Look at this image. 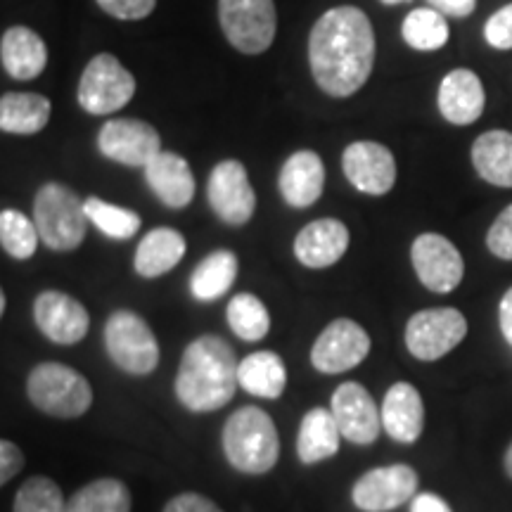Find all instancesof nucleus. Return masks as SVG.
<instances>
[{
  "mask_svg": "<svg viewBox=\"0 0 512 512\" xmlns=\"http://www.w3.org/2000/svg\"><path fill=\"white\" fill-rule=\"evenodd\" d=\"M309 64L313 79L332 98L354 95L375 64V34L366 12L354 5L325 12L311 29Z\"/></svg>",
  "mask_w": 512,
  "mask_h": 512,
  "instance_id": "nucleus-1",
  "label": "nucleus"
},
{
  "mask_svg": "<svg viewBox=\"0 0 512 512\" xmlns=\"http://www.w3.org/2000/svg\"><path fill=\"white\" fill-rule=\"evenodd\" d=\"M238 358L226 339L202 335L183 351L176 373V396L192 413L219 411L238 392Z\"/></svg>",
  "mask_w": 512,
  "mask_h": 512,
  "instance_id": "nucleus-2",
  "label": "nucleus"
},
{
  "mask_svg": "<svg viewBox=\"0 0 512 512\" xmlns=\"http://www.w3.org/2000/svg\"><path fill=\"white\" fill-rule=\"evenodd\" d=\"M223 453L242 475H266L280 458V437L271 415L242 406L223 425Z\"/></svg>",
  "mask_w": 512,
  "mask_h": 512,
  "instance_id": "nucleus-3",
  "label": "nucleus"
},
{
  "mask_svg": "<svg viewBox=\"0 0 512 512\" xmlns=\"http://www.w3.org/2000/svg\"><path fill=\"white\" fill-rule=\"evenodd\" d=\"M27 396L41 413L74 420L93 406V387L79 370L64 363H38L27 377Z\"/></svg>",
  "mask_w": 512,
  "mask_h": 512,
  "instance_id": "nucleus-4",
  "label": "nucleus"
},
{
  "mask_svg": "<svg viewBox=\"0 0 512 512\" xmlns=\"http://www.w3.org/2000/svg\"><path fill=\"white\" fill-rule=\"evenodd\" d=\"M86 221V204L67 185L46 183L36 192L34 223L46 247L74 252L86 240Z\"/></svg>",
  "mask_w": 512,
  "mask_h": 512,
  "instance_id": "nucleus-5",
  "label": "nucleus"
},
{
  "mask_svg": "<svg viewBox=\"0 0 512 512\" xmlns=\"http://www.w3.org/2000/svg\"><path fill=\"white\" fill-rule=\"evenodd\" d=\"M105 349L112 363L128 375H150L159 366L155 332L133 311H114L105 323Z\"/></svg>",
  "mask_w": 512,
  "mask_h": 512,
  "instance_id": "nucleus-6",
  "label": "nucleus"
},
{
  "mask_svg": "<svg viewBox=\"0 0 512 512\" xmlns=\"http://www.w3.org/2000/svg\"><path fill=\"white\" fill-rule=\"evenodd\" d=\"M136 93V79L117 57L110 53L95 55L83 69L79 81V105L88 114L105 117L119 112Z\"/></svg>",
  "mask_w": 512,
  "mask_h": 512,
  "instance_id": "nucleus-7",
  "label": "nucleus"
},
{
  "mask_svg": "<svg viewBox=\"0 0 512 512\" xmlns=\"http://www.w3.org/2000/svg\"><path fill=\"white\" fill-rule=\"evenodd\" d=\"M219 19L230 46L245 55L271 48L278 29L273 0H219Z\"/></svg>",
  "mask_w": 512,
  "mask_h": 512,
  "instance_id": "nucleus-8",
  "label": "nucleus"
},
{
  "mask_svg": "<svg viewBox=\"0 0 512 512\" xmlns=\"http://www.w3.org/2000/svg\"><path fill=\"white\" fill-rule=\"evenodd\" d=\"M467 335V320L458 309L418 311L406 325V347L418 361H439Z\"/></svg>",
  "mask_w": 512,
  "mask_h": 512,
  "instance_id": "nucleus-9",
  "label": "nucleus"
},
{
  "mask_svg": "<svg viewBox=\"0 0 512 512\" xmlns=\"http://www.w3.org/2000/svg\"><path fill=\"white\" fill-rule=\"evenodd\" d=\"M418 472L411 465H387L356 479L351 501L363 512H392L418 494Z\"/></svg>",
  "mask_w": 512,
  "mask_h": 512,
  "instance_id": "nucleus-10",
  "label": "nucleus"
},
{
  "mask_svg": "<svg viewBox=\"0 0 512 512\" xmlns=\"http://www.w3.org/2000/svg\"><path fill=\"white\" fill-rule=\"evenodd\" d=\"M370 347H373L370 335L356 320L337 318L313 342L311 363L325 375L347 373L366 361Z\"/></svg>",
  "mask_w": 512,
  "mask_h": 512,
  "instance_id": "nucleus-11",
  "label": "nucleus"
},
{
  "mask_svg": "<svg viewBox=\"0 0 512 512\" xmlns=\"http://www.w3.org/2000/svg\"><path fill=\"white\" fill-rule=\"evenodd\" d=\"M100 152L112 162L145 169L162 152L157 128L140 119H110L100 128Z\"/></svg>",
  "mask_w": 512,
  "mask_h": 512,
  "instance_id": "nucleus-12",
  "label": "nucleus"
},
{
  "mask_svg": "<svg viewBox=\"0 0 512 512\" xmlns=\"http://www.w3.org/2000/svg\"><path fill=\"white\" fill-rule=\"evenodd\" d=\"M411 261L420 283L437 294L456 290L465 275V261L458 247L437 233H422L415 238Z\"/></svg>",
  "mask_w": 512,
  "mask_h": 512,
  "instance_id": "nucleus-13",
  "label": "nucleus"
},
{
  "mask_svg": "<svg viewBox=\"0 0 512 512\" xmlns=\"http://www.w3.org/2000/svg\"><path fill=\"white\" fill-rule=\"evenodd\" d=\"M207 197L214 214L228 226H245L254 216L256 195L247 169L238 159L216 164L207 183Z\"/></svg>",
  "mask_w": 512,
  "mask_h": 512,
  "instance_id": "nucleus-14",
  "label": "nucleus"
},
{
  "mask_svg": "<svg viewBox=\"0 0 512 512\" xmlns=\"http://www.w3.org/2000/svg\"><path fill=\"white\" fill-rule=\"evenodd\" d=\"M330 411L342 432V439L351 444L368 446L375 444L382 430V413L377 411L373 396L363 384L344 382L339 384L330 399Z\"/></svg>",
  "mask_w": 512,
  "mask_h": 512,
  "instance_id": "nucleus-15",
  "label": "nucleus"
},
{
  "mask_svg": "<svg viewBox=\"0 0 512 512\" xmlns=\"http://www.w3.org/2000/svg\"><path fill=\"white\" fill-rule=\"evenodd\" d=\"M34 320L43 337L55 344H64V347L79 344L91 328V316H88L86 306L79 299L57 290L38 294L34 302Z\"/></svg>",
  "mask_w": 512,
  "mask_h": 512,
  "instance_id": "nucleus-16",
  "label": "nucleus"
},
{
  "mask_svg": "<svg viewBox=\"0 0 512 512\" xmlns=\"http://www.w3.org/2000/svg\"><path fill=\"white\" fill-rule=\"evenodd\" d=\"M342 169L347 181L366 195H387L396 183V159L389 147L358 140L344 150Z\"/></svg>",
  "mask_w": 512,
  "mask_h": 512,
  "instance_id": "nucleus-17",
  "label": "nucleus"
},
{
  "mask_svg": "<svg viewBox=\"0 0 512 512\" xmlns=\"http://www.w3.org/2000/svg\"><path fill=\"white\" fill-rule=\"evenodd\" d=\"M486 93L472 69H453L441 79L439 112L448 124L470 126L482 117Z\"/></svg>",
  "mask_w": 512,
  "mask_h": 512,
  "instance_id": "nucleus-18",
  "label": "nucleus"
},
{
  "mask_svg": "<svg viewBox=\"0 0 512 512\" xmlns=\"http://www.w3.org/2000/svg\"><path fill=\"white\" fill-rule=\"evenodd\" d=\"M349 249V230L337 219H318L299 230L294 256L306 268L335 266Z\"/></svg>",
  "mask_w": 512,
  "mask_h": 512,
  "instance_id": "nucleus-19",
  "label": "nucleus"
},
{
  "mask_svg": "<svg viewBox=\"0 0 512 512\" xmlns=\"http://www.w3.org/2000/svg\"><path fill=\"white\" fill-rule=\"evenodd\" d=\"M382 430L399 444H415L425 427V403L413 384L396 382L382 401Z\"/></svg>",
  "mask_w": 512,
  "mask_h": 512,
  "instance_id": "nucleus-20",
  "label": "nucleus"
},
{
  "mask_svg": "<svg viewBox=\"0 0 512 512\" xmlns=\"http://www.w3.org/2000/svg\"><path fill=\"white\" fill-rule=\"evenodd\" d=\"M280 195L294 209L316 204L325 188V166L316 152L299 150L280 169Z\"/></svg>",
  "mask_w": 512,
  "mask_h": 512,
  "instance_id": "nucleus-21",
  "label": "nucleus"
},
{
  "mask_svg": "<svg viewBox=\"0 0 512 512\" xmlns=\"http://www.w3.org/2000/svg\"><path fill=\"white\" fill-rule=\"evenodd\" d=\"M145 181L157 200L169 209H185L195 197V176L188 159L174 152H159L145 166Z\"/></svg>",
  "mask_w": 512,
  "mask_h": 512,
  "instance_id": "nucleus-22",
  "label": "nucleus"
},
{
  "mask_svg": "<svg viewBox=\"0 0 512 512\" xmlns=\"http://www.w3.org/2000/svg\"><path fill=\"white\" fill-rule=\"evenodd\" d=\"M0 60L12 79H36L48 64V48L43 38L29 27H12L0 38Z\"/></svg>",
  "mask_w": 512,
  "mask_h": 512,
  "instance_id": "nucleus-23",
  "label": "nucleus"
},
{
  "mask_svg": "<svg viewBox=\"0 0 512 512\" xmlns=\"http://www.w3.org/2000/svg\"><path fill=\"white\" fill-rule=\"evenodd\" d=\"M339 432L335 415L328 408H313L302 418L297 437V456L304 465L323 463L339 451Z\"/></svg>",
  "mask_w": 512,
  "mask_h": 512,
  "instance_id": "nucleus-24",
  "label": "nucleus"
},
{
  "mask_svg": "<svg viewBox=\"0 0 512 512\" xmlns=\"http://www.w3.org/2000/svg\"><path fill=\"white\" fill-rule=\"evenodd\" d=\"M472 164L486 183L512 188V133L503 128L482 133L472 145Z\"/></svg>",
  "mask_w": 512,
  "mask_h": 512,
  "instance_id": "nucleus-25",
  "label": "nucleus"
},
{
  "mask_svg": "<svg viewBox=\"0 0 512 512\" xmlns=\"http://www.w3.org/2000/svg\"><path fill=\"white\" fill-rule=\"evenodd\" d=\"M185 256V238L174 228H155L143 235L136 249V273L143 278H159L174 271Z\"/></svg>",
  "mask_w": 512,
  "mask_h": 512,
  "instance_id": "nucleus-26",
  "label": "nucleus"
},
{
  "mask_svg": "<svg viewBox=\"0 0 512 512\" xmlns=\"http://www.w3.org/2000/svg\"><path fill=\"white\" fill-rule=\"evenodd\" d=\"M240 387L259 399H280L287 387V368L273 351H256L240 361Z\"/></svg>",
  "mask_w": 512,
  "mask_h": 512,
  "instance_id": "nucleus-27",
  "label": "nucleus"
},
{
  "mask_svg": "<svg viewBox=\"0 0 512 512\" xmlns=\"http://www.w3.org/2000/svg\"><path fill=\"white\" fill-rule=\"evenodd\" d=\"M50 121V100L38 93H5L0 98V128L17 136H34Z\"/></svg>",
  "mask_w": 512,
  "mask_h": 512,
  "instance_id": "nucleus-28",
  "label": "nucleus"
},
{
  "mask_svg": "<svg viewBox=\"0 0 512 512\" xmlns=\"http://www.w3.org/2000/svg\"><path fill=\"white\" fill-rule=\"evenodd\" d=\"M238 278V256L230 249H216L197 264L190 278V292L197 302H216Z\"/></svg>",
  "mask_w": 512,
  "mask_h": 512,
  "instance_id": "nucleus-29",
  "label": "nucleus"
},
{
  "mask_svg": "<svg viewBox=\"0 0 512 512\" xmlns=\"http://www.w3.org/2000/svg\"><path fill=\"white\" fill-rule=\"evenodd\" d=\"M67 512H131V491L119 479H95L69 498Z\"/></svg>",
  "mask_w": 512,
  "mask_h": 512,
  "instance_id": "nucleus-30",
  "label": "nucleus"
},
{
  "mask_svg": "<svg viewBox=\"0 0 512 512\" xmlns=\"http://www.w3.org/2000/svg\"><path fill=\"white\" fill-rule=\"evenodd\" d=\"M401 34L403 41H406L413 50L434 53V50L446 46L451 31H448V22L441 12L434 8H418L403 19Z\"/></svg>",
  "mask_w": 512,
  "mask_h": 512,
  "instance_id": "nucleus-31",
  "label": "nucleus"
},
{
  "mask_svg": "<svg viewBox=\"0 0 512 512\" xmlns=\"http://www.w3.org/2000/svg\"><path fill=\"white\" fill-rule=\"evenodd\" d=\"M226 318L233 335L240 337L242 342H259L271 330V316H268L264 302L249 292L235 294L230 299Z\"/></svg>",
  "mask_w": 512,
  "mask_h": 512,
  "instance_id": "nucleus-32",
  "label": "nucleus"
},
{
  "mask_svg": "<svg viewBox=\"0 0 512 512\" xmlns=\"http://www.w3.org/2000/svg\"><path fill=\"white\" fill-rule=\"evenodd\" d=\"M83 204H86L88 221H91L102 235H107V238L112 240L133 238L140 230V226H143V221H140L136 211L126 207H117V204L98 200V197H88Z\"/></svg>",
  "mask_w": 512,
  "mask_h": 512,
  "instance_id": "nucleus-33",
  "label": "nucleus"
},
{
  "mask_svg": "<svg viewBox=\"0 0 512 512\" xmlns=\"http://www.w3.org/2000/svg\"><path fill=\"white\" fill-rule=\"evenodd\" d=\"M38 240H41V235H38L36 223H31L22 211H0V245H3V249L12 256V259H31V256L36 254Z\"/></svg>",
  "mask_w": 512,
  "mask_h": 512,
  "instance_id": "nucleus-34",
  "label": "nucleus"
},
{
  "mask_svg": "<svg viewBox=\"0 0 512 512\" xmlns=\"http://www.w3.org/2000/svg\"><path fill=\"white\" fill-rule=\"evenodd\" d=\"M15 512H67V501L50 477H29L19 486Z\"/></svg>",
  "mask_w": 512,
  "mask_h": 512,
  "instance_id": "nucleus-35",
  "label": "nucleus"
},
{
  "mask_svg": "<svg viewBox=\"0 0 512 512\" xmlns=\"http://www.w3.org/2000/svg\"><path fill=\"white\" fill-rule=\"evenodd\" d=\"M486 247L489 252L503 261H512V204L505 207L494 226L486 233Z\"/></svg>",
  "mask_w": 512,
  "mask_h": 512,
  "instance_id": "nucleus-36",
  "label": "nucleus"
},
{
  "mask_svg": "<svg viewBox=\"0 0 512 512\" xmlns=\"http://www.w3.org/2000/svg\"><path fill=\"white\" fill-rule=\"evenodd\" d=\"M484 38L491 48L512 50V3L489 17L484 24Z\"/></svg>",
  "mask_w": 512,
  "mask_h": 512,
  "instance_id": "nucleus-37",
  "label": "nucleus"
},
{
  "mask_svg": "<svg viewBox=\"0 0 512 512\" xmlns=\"http://www.w3.org/2000/svg\"><path fill=\"white\" fill-rule=\"evenodd\" d=\"M98 5L117 19H143L155 10L157 0H98Z\"/></svg>",
  "mask_w": 512,
  "mask_h": 512,
  "instance_id": "nucleus-38",
  "label": "nucleus"
},
{
  "mask_svg": "<svg viewBox=\"0 0 512 512\" xmlns=\"http://www.w3.org/2000/svg\"><path fill=\"white\" fill-rule=\"evenodd\" d=\"M162 512H223V510L214 501H209L207 496L195 494V491H185V494H178L171 498V501L164 505Z\"/></svg>",
  "mask_w": 512,
  "mask_h": 512,
  "instance_id": "nucleus-39",
  "label": "nucleus"
},
{
  "mask_svg": "<svg viewBox=\"0 0 512 512\" xmlns=\"http://www.w3.org/2000/svg\"><path fill=\"white\" fill-rule=\"evenodd\" d=\"M24 453L19 451L17 444H12L10 439L0 441V484H8L12 477H17L22 472Z\"/></svg>",
  "mask_w": 512,
  "mask_h": 512,
  "instance_id": "nucleus-40",
  "label": "nucleus"
},
{
  "mask_svg": "<svg viewBox=\"0 0 512 512\" xmlns=\"http://www.w3.org/2000/svg\"><path fill=\"white\" fill-rule=\"evenodd\" d=\"M430 8L441 12L444 17H470L477 8V0H427Z\"/></svg>",
  "mask_w": 512,
  "mask_h": 512,
  "instance_id": "nucleus-41",
  "label": "nucleus"
},
{
  "mask_svg": "<svg viewBox=\"0 0 512 512\" xmlns=\"http://www.w3.org/2000/svg\"><path fill=\"white\" fill-rule=\"evenodd\" d=\"M411 512H451V508L441 496L425 491V494H415L411 501Z\"/></svg>",
  "mask_w": 512,
  "mask_h": 512,
  "instance_id": "nucleus-42",
  "label": "nucleus"
},
{
  "mask_svg": "<svg viewBox=\"0 0 512 512\" xmlns=\"http://www.w3.org/2000/svg\"><path fill=\"white\" fill-rule=\"evenodd\" d=\"M498 320H501V332L505 342L512 344V287L503 294L501 306H498Z\"/></svg>",
  "mask_w": 512,
  "mask_h": 512,
  "instance_id": "nucleus-43",
  "label": "nucleus"
},
{
  "mask_svg": "<svg viewBox=\"0 0 512 512\" xmlns=\"http://www.w3.org/2000/svg\"><path fill=\"white\" fill-rule=\"evenodd\" d=\"M503 465H505V472H508V477L512 479V444L508 446V451H505V458H503Z\"/></svg>",
  "mask_w": 512,
  "mask_h": 512,
  "instance_id": "nucleus-44",
  "label": "nucleus"
},
{
  "mask_svg": "<svg viewBox=\"0 0 512 512\" xmlns=\"http://www.w3.org/2000/svg\"><path fill=\"white\" fill-rule=\"evenodd\" d=\"M5 306H8V299H5V294H0V313H5Z\"/></svg>",
  "mask_w": 512,
  "mask_h": 512,
  "instance_id": "nucleus-45",
  "label": "nucleus"
},
{
  "mask_svg": "<svg viewBox=\"0 0 512 512\" xmlns=\"http://www.w3.org/2000/svg\"><path fill=\"white\" fill-rule=\"evenodd\" d=\"M384 5H399V3H408V0H382Z\"/></svg>",
  "mask_w": 512,
  "mask_h": 512,
  "instance_id": "nucleus-46",
  "label": "nucleus"
}]
</instances>
